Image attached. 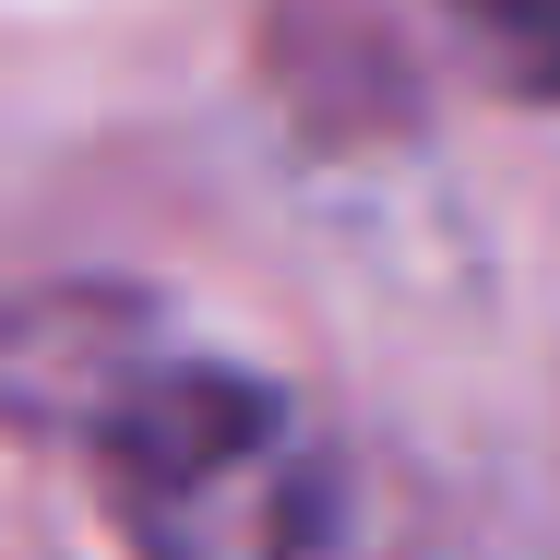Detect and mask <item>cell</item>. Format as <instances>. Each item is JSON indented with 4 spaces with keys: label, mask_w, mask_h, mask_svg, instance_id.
<instances>
[{
    "label": "cell",
    "mask_w": 560,
    "mask_h": 560,
    "mask_svg": "<svg viewBox=\"0 0 560 560\" xmlns=\"http://www.w3.org/2000/svg\"><path fill=\"white\" fill-rule=\"evenodd\" d=\"M0 406L108 477L119 525L155 549H311L335 537V465L275 382L203 358L131 299H48L0 323Z\"/></svg>",
    "instance_id": "1"
},
{
    "label": "cell",
    "mask_w": 560,
    "mask_h": 560,
    "mask_svg": "<svg viewBox=\"0 0 560 560\" xmlns=\"http://www.w3.org/2000/svg\"><path fill=\"white\" fill-rule=\"evenodd\" d=\"M453 12L477 24V48H489L501 72H525V84L560 96V0H453Z\"/></svg>",
    "instance_id": "2"
}]
</instances>
